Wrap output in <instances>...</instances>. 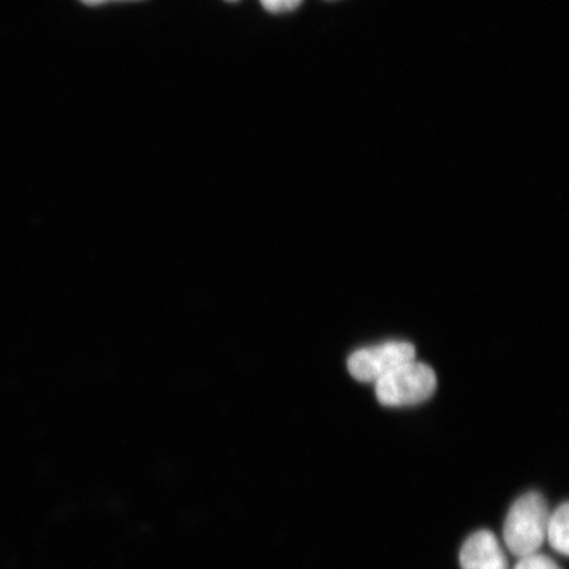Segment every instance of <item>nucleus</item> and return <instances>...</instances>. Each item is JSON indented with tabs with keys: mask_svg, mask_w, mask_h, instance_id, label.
<instances>
[{
	"mask_svg": "<svg viewBox=\"0 0 569 569\" xmlns=\"http://www.w3.org/2000/svg\"><path fill=\"white\" fill-rule=\"evenodd\" d=\"M549 507L542 495L531 492L511 505L503 525V542L516 558L536 553L546 540Z\"/></svg>",
	"mask_w": 569,
	"mask_h": 569,
	"instance_id": "nucleus-1",
	"label": "nucleus"
},
{
	"mask_svg": "<svg viewBox=\"0 0 569 569\" xmlns=\"http://www.w3.org/2000/svg\"><path fill=\"white\" fill-rule=\"evenodd\" d=\"M437 386L432 368L412 360L377 380L376 397L383 407H412L429 400Z\"/></svg>",
	"mask_w": 569,
	"mask_h": 569,
	"instance_id": "nucleus-2",
	"label": "nucleus"
},
{
	"mask_svg": "<svg viewBox=\"0 0 569 569\" xmlns=\"http://www.w3.org/2000/svg\"><path fill=\"white\" fill-rule=\"evenodd\" d=\"M416 360V348L408 341H389V343L362 348L348 359V369L356 380L376 382L393 369Z\"/></svg>",
	"mask_w": 569,
	"mask_h": 569,
	"instance_id": "nucleus-3",
	"label": "nucleus"
},
{
	"mask_svg": "<svg viewBox=\"0 0 569 569\" xmlns=\"http://www.w3.org/2000/svg\"><path fill=\"white\" fill-rule=\"evenodd\" d=\"M461 569H509L507 553L493 532L480 530L462 545L459 555Z\"/></svg>",
	"mask_w": 569,
	"mask_h": 569,
	"instance_id": "nucleus-4",
	"label": "nucleus"
},
{
	"mask_svg": "<svg viewBox=\"0 0 569 569\" xmlns=\"http://www.w3.org/2000/svg\"><path fill=\"white\" fill-rule=\"evenodd\" d=\"M568 529H569V507L568 503H561L555 509L547 521L546 539L549 540L552 549L563 557H568Z\"/></svg>",
	"mask_w": 569,
	"mask_h": 569,
	"instance_id": "nucleus-5",
	"label": "nucleus"
},
{
	"mask_svg": "<svg viewBox=\"0 0 569 569\" xmlns=\"http://www.w3.org/2000/svg\"><path fill=\"white\" fill-rule=\"evenodd\" d=\"M518 559L515 569H561L557 561L539 552L526 555V557Z\"/></svg>",
	"mask_w": 569,
	"mask_h": 569,
	"instance_id": "nucleus-6",
	"label": "nucleus"
},
{
	"mask_svg": "<svg viewBox=\"0 0 569 569\" xmlns=\"http://www.w3.org/2000/svg\"><path fill=\"white\" fill-rule=\"evenodd\" d=\"M260 2L269 12L283 13L298 9L303 0H260Z\"/></svg>",
	"mask_w": 569,
	"mask_h": 569,
	"instance_id": "nucleus-7",
	"label": "nucleus"
},
{
	"mask_svg": "<svg viewBox=\"0 0 569 569\" xmlns=\"http://www.w3.org/2000/svg\"><path fill=\"white\" fill-rule=\"evenodd\" d=\"M81 2L88 6H101L110 2H124V0H81Z\"/></svg>",
	"mask_w": 569,
	"mask_h": 569,
	"instance_id": "nucleus-8",
	"label": "nucleus"
},
{
	"mask_svg": "<svg viewBox=\"0 0 569 569\" xmlns=\"http://www.w3.org/2000/svg\"><path fill=\"white\" fill-rule=\"evenodd\" d=\"M227 2H237V0H227Z\"/></svg>",
	"mask_w": 569,
	"mask_h": 569,
	"instance_id": "nucleus-9",
	"label": "nucleus"
}]
</instances>
